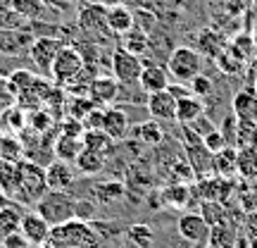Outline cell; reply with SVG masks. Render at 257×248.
<instances>
[{
    "instance_id": "obj_1",
    "label": "cell",
    "mask_w": 257,
    "mask_h": 248,
    "mask_svg": "<svg viewBox=\"0 0 257 248\" xmlns=\"http://www.w3.org/2000/svg\"><path fill=\"white\" fill-rule=\"evenodd\" d=\"M46 248H100V236L86 220H74L50 229Z\"/></svg>"
},
{
    "instance_id": "obj_2",
    "label": "cell",
    "mask_w": 257,
    "mask_h": 248,
    "mask_svg": "<svg viewBox=\"0 0 257 248\" xmlns=\"http://www.w3.org/2000/svg\"><path fill=\"white\" fill-rule=\"evenodd\" d=\"M76 198H74L69 191H48L41 201L34 205V210L43 217V220L50 224V227H57V224H64L76 217Z\"/></svg>"
},
{
    "instance_id": "obj_3",
    "label": "cell",
    "mask_w": 257,
    "mask_h": 248,
    "mask_svg": "<svg viewBox=\"0 0 257 248\" xmlns=\"http://www.w3.org/2000/svg\"><path fill=\"white\" fill-rule=\"evenodd\" d=\"M19 186H22V203L24 205H36L48 193L46 167L36 165L34 160H19Z\"/></svg>"
},
{
    "instance_id": "obj_4",
    "label": "cell",
    "mask_w": 257,
    "mask_h": 248,
    "mask_svg": "<svg viewBox=\"0 0 257 248\" xmlns=\"http://www.w3.org/2000/svg\"><path fill=\"white\" fill-rule=\"evenodd\" d=\"M86 69V62H83V55L76 50L74 46H62L60 53L53 60V67H50V81L60 84V86H69V84L81 76V72Z\"/></svg>"
},
{
    "instance_id": "obj_5",
    "label": "cell",
    "mask_w": 257,
    "mask_h": 248,
    "mask_svg": "<svg viewBox=\"0 0 257 248\" xmlns=\"http://www.w3.org/2000/svg\"><path fill=\"white\" fill-rule=\"evenodd\" d=\"M167 72L176 81H193L198 74H202V53L188 46L174 48L167 60Z\"/></svg>"
},
{
    "instance_id": "obj_6",
    "label": "cell",
    "mask_w": 257,
    "mask_h": 248,
    "mask_svg": "<svg viewBox=\"0 0 257 248\" xmlns=\"http://www.w3.org/2000/svg\"><path fill=\"white\" fill-rule=\"evenodd\" d=\"M181 134H184V143H186V155H188V165H191L193 175L202 179V177L212 175V153L205 148L202 136H195L191 131L188 124H181Z\"/></svg>"
},
{
    "instance_id": "obj_7",
    "label": "cell",
    "mask_w": 257,
    "mask_h": 248,
    "mask_svg": "<svg viewBox=\"0 0 257 248\" xmlns=\"http://www.w3.org/2000/svg\"><path fill=\"white\" fill-rule=\"evenodd\" d=\"M141 72H143V60L138 55H131L124 48H117L112 53V76L119 86H138Z\"/></svg>"
},
{
    "instance_id": "obj_8",
    "label": "cell",
    "mask_w": 257,
    "mask_h": 248,
    "mask_svg": "<svg viewBox=\"0 0 257 248\" xmlns=\"http://www.w3.org/2000/svg\"><path fill=\"white\" fill-rule=\"evenodd\" d=\"M62 46L64 43L60 41V38H55V36H36L34 38V43H31V48H29L27 55L43 74H50L53 60H55V55L60 53V48Z\"/></svg>"
},
{
    "instance_id": "obj_9",
    "label": "cell",
    "mask_w": 257,
    "mask_h": 248,
    "mask_svg": "<svg viewBox=\"0 0 257 248\" xmlns=\"http://www.w3.org/2000/svg\"><path fill=\"white\" fill-rule=\"evenodd\" d=\"M31 29H0V55H24L34 43Z\"/></svg>"
},
{
    "instance_id": "obj_10",
    "label": "cell",
    "mask_w": 257,
    "mask_h": 248,
    "mask_svg": "<svg viewBox=\"0 0 257 248\" xmlns=\"http://www.w3.org/2000/svg\"><path fill=\"white\" fill-rule=\"evenodd\" d=\"M50 229H53V227H50L36 210L27 212V215L22 217V227H19L22 236L29 241V246H46L48 239H50Z\"/></svg>"
},
{
    "instance_id": "obj_11",
    "label": "cell",
    "mask_w": 257,
    "mask_h": 248,
    "mask_svg": "<svg viewBox=\"0 0 257 248\" xmlns=\"http://www.w3.org/2000/svg\"><path fill=\"white\" fill-rule=\"evenodd\" d=\"M195 191L200 193L202 201L224 203L229 198V193L233 191V179H226V177H219V175H207V177H202V179H198Z\"/></svg>"
},
{
    "instance_id": "obj_12",
    "label": "cell",
    "mask_w": 257,
    "mask_h": 248,
    "mask_svg": "<svg viewBox=\"0 0 257 248\" xmlns=\"http://www.w3.org/2000/svg\"><path fill=\"white\" fill-rule=\"evenodd\" d=\"M146 108L150 112V117L157 122H176V98L172 96V91H160L150 93L146 101Z\"/></svg>"
},
{
    "instance_id": "obj_13",
    "label": "cell",
    "mask_w": 257,
    "mask_h": 248,
    "mask_svg": "<svg viewBox=\"0 0 257 248\" xmlns=\"http://www.w3.org/2000/svg\"><path fill=\"white\" fill-rule=\"evenodd\" d=\"M176 229H179V236L186 239L188 243H202V241L210 236V227L205 224V220L200 217V212H198V215H195V212L181 215Z\"/></svg>"
},
{
    "instance_id": "obj_14",
    "label": "cell",
    "mask_w": 257,
    "mask_h": 248,
    "mask_svg": "<svg viewBox=\"0 0 257 248\" xmlns=\"http://www.w3.org/2000/svg\"><path fill=\"white\" fill-rule=\"evenodd\" d=\"M46 182L48 191H67L74 184V170L69 167V162L55 157L46 165Z\"/></svg>"
},
{
    "instance_id": "obj_15",
    "label": "cell",
    "mask_w": 257,
    "mask_h": 248,
    "mask_svg": "<svg viewBox=\"0 0 257 248\" xmlns=\"http://www.w3.org/2000/svg\"><path fill=\"white\" fill-rule=\"evenodd\" d=\"M138 86L141 91L150 96V93H160L169 89V72L167 67H160V64H143V72H141V79H138Z\"/></svg>"
},
{
    "instance_id": "obj_16",
    "label": "cell",
    "mask_w": 257,
    "mask_h": 248,
    "mask_svg": "<svg viewBox=\"0 0 257 248\" xmlns=\"http://www.w3.org/2000/svg\"><path fill=\"white\" fill-rule=\"evenodd\" d=\"M233 117L238 122H245V124H257V93L255 89H243L233 96Z\"/></svg>"
},
{
    "instance_id": "obj_17",
    "label": "cell",
    "mask_w": 257,
    "mask_h": 248,
    "mask_svg": "<svg viewBox=\"0 0 257 248\" xmlns=\"http://www.w3.org/2000/svg\"><path fill=\"white\" fill-rule=\"evenodd\" d=\"M119 93V84L114 76H93L91 86H88V98L95 105H107V103L117 101Z\"/></svg>"
},
{
    "instance_id": "obj_18",
    "label": "cell",
    "mask_w": 257,
    "mask_h": 248,
    "mask_svg": "<svg viewBox=\"0 0 257 248\" xmlns=\"http://www.w3.org/2000/svg\"><path fill=\"white\" fill-rule=\"evenodd\" d=\"M136 27V15L126 5H112L107 8V29L117 36H126L131 29Z\"/></svg>"
},
{
    "instance_id": "obj_19",
    "label": "cell",
    "mask_w": 257,
    "mask_h": 248,
    "mask_svg": "<svg viewBox=\"0 0 257 248\" xmlns=\"http://www.w3.org/2000/svg\"><path fill=\"white\" fill-rule=\"evenodd\" d=\"M102 131L112 138V141H119L128 134V117L126 112L119 108H105L102 110Z\"/></svg>"
},
{
    "instance_id": "obj_20",
    "label": "cell",
    "mask_w": 257,
    "mask_h": 248,
    "mask_svg": "<svg viewBox=\"0 0 257 248\" xmlns=\"http://www.w3.org/2000/svg\"><path fill=\"white\" fill-rule=\"evenodd\" d=\"M0 193L5 198H17L22 203V186H19L17 162H3L0 160Z\"/></svg>"
},
{
    "instance_id": "obj_21",
    "label": "cell",
    "mask_w": 257,
    "mask_h": 248,
    "mask_svg": "<svg viewBox=\"0 0 257 248\" xmlns=\"http://www.w3.org/2000/svg\"><path fill=\"white\" fill-rule=\"evenodd\" d=\"M245 60H248V57L243 55V53H240L233 43H226V46H224V50L214 57V62H217V67H219V72L229 74V76L243 72V69H245Z\"/></svg>"
},
{
    "instance_id": "obj_22",
    "label": "cell",
    "mask_w": 257,
    "mask_h": 248,
    "mask_svg": "<svg viewBox=\"0 0 257 248\" xmlns=\"http://www.w3.org/2000/svg\"><path fill=\"white\" fill-rule=\"evenodd\" d=\"M202 112H205V103L200 98H195L193 93L176 101V122L179 124H188L191 127L202 117Z\"/></svg>"
},
{
    "instance_id": "obj_23",
    "label": "cell",
    "mask_w": 257,
    "mask_h": 248,
    "mask_svg": "<svg viewBox=\"0 0 257 248\" xmlns=\"http://www.w3.org/2000/svg\"><path fill=\"white\" fill-rule=\"evenodd\" d=\"M79 24H81V29H86V31H100V29L110 31V29H107V8L100 5V3L83 8L81 12H79Z\"/></svg>"
},
{
    "instance_id": "obj_24",
    "label": "cell",
    "mask_w": 257,
    "mask_h": 248,
    "mask_svg": "<svg viewBox=\"0 0 257 248\" xmlns=\"http://www.w3.org/2000/svg\"><path fill=\"white\" fill-rule=\"evenodd\" d=\"M236 157H238V148L236 146H226L224 150L214 153V157H212V175L233 179V175H236Z\"/></svg>"
},
{
    "instance_id": "obj_25",
    "label": "cell",
    "mask_w": 257,
    "mask_h": 248,
    "mask_svg": "<svg viewBox=\"0 0 257 248\" xmlns=\"http://www.w3.org/2000/svg\"><path fill=\"white\" fill-rule=\"evenodd\" d=\"M22 208L19 205H0V241L17 234L22 227Z\"/></svg>"
},
{
    "instance_id": "obj_26",
    "label": "cell",
    "mask_w": 257,
    "mask_h": 248,
    "mask_svg": "<svg viewBox=\"0 0 257 248\" xmlns=\"http://www.w3.org/2000/svg\"><path fill=\"white\" fill-rule=\"evenodd\" d=\"M236 175L245 182H255L257 179V150L255 148H238V157H236Z\"/></svg>"
},
{
    "instance_id": "obj_27",
    "label": "cell",
    "mask_w": 257,
    "mask_h": 248,
    "mask_svg": "<svg viewBox=\"0 0 257 248\" xmlns=\"http://www.w3.org/2000/svg\"><path fill=\"white\" fill-rule=\"evenodd\" d=\"M53 150H55L57 160L72 162V160H76V157H79V153L83 150V141H81V138H76V136L60 134V136L55 138V146H53Z\"/></svg>"
},
{
    "instance_id": "obj_28",
    "label": "cell",
    "mask_w": 257,
    "mask_h": 248,
    "mask_svg": "<svg viewBox=\"0 0 257 248\" xmlns=\"http://www.w3.org/2000/svg\"><path fill=\"white\" fill-rule=\"evenodd\" d=\"M0 124L8 129L10 134H22L29 124V115L24 108H19L17 103H15V105H10L8 110L0 112Z\"/></svg>"
},
{
    "instance_id": "obj_29",
    "label": "cell",
    "mask_w": 257,
    "mask_h": 248,
    "mask_svg": "<svg viewBox=\"0 0 257 248\" xmlns=\"http://www.w3.org/2000/svg\"><path fill=\"white\" fill-rule=\"evenodd\" d=\"M74 162H76V170H79L81 175L93 177V175H98L102 167H105V155L95 153V150H91V148H83Z\"/></svg>"
},
{
    "instance_id": "obj_30",
    "label": "cell",
    "mask_w": 257,
    "mask_h": 248,
    "mask_svg": "<svg viewBox=\"0 0 257 248\" xmlns=\"http://www.w3.org/2000/svg\"><path fill=\"white\" fill-rule=\"evenodd\" d=\"M83 148H91V150H95V153H100V155H110V150H112V141L102 129H88V131H83Z\"/></svg>"
},
{
    "instance_id": "obj_31",
    "label": "cell",
    "mask_w": 257,
    "mask_h": 248,
    "mask_svg": "<svg viewBox=\"0 0 257 248\" xmlns=\"http://www.w3.org/2000/svg\"><path fill=\"white\" fill-rule=\"evenodd\" d=\"M134 136H136L141 143H146V146H157V143H162L165 131H162V127H160L157 120H148V122H141V124L134 129Z\"/></svg>"
},
{
    "instance_id": "obj_32",
    "label": "cell",
    "mask_w": 257,
    "mask_h": 248,
    "mask_svg": "<svg viewBox=\"0 0 257 248\" xmlns=\"http://www.w3.org/2000/svg\"><path fill=\"white\" fill-rule=\"evenodd\" d=\"M200 217L205 220L207 227H219V224H226V205L219 201H202L200 205Z\"/></svg>"
},
{
    "instance_id": "obj_33",
    "label": "cell",
    "mask_w": 257,
    "mask_h": 248,
    "mask_svg": "<svg viewBox=\"0 0 257 248\" xmlns=\"http://www.w3.org/2000/svg\"><path fill=\"white\" fill-rule=\"evenodd\" d=\"M10 5L15 8V12L19 17L27 19L29 24L41 19L43 12H46V0H10Z\"/></svg>"
},
{
    "instance_id": "obj_34",
    "label": "cell",
    "mask_w": 257,
    "mask_h": 248,
    "mask_svg": "<svg viewBox=\"0 0 257 248\" xmlns=\"http://www.w3.org/2000/svg\"><path fill=\"white\" fill-rule=\"evenodd\" d=\"M121 48H124V50H128L131 55L143 57V55H146V50H148V34L143 31V29L134 27L126 34V36H124V43H121Z\"/></svg>"
},
{
    "instance_id": "obj_35",
    "label": "cell",
    "mask_w": 257,
    "mask_h": 248,
    "mask_svg": "<svg viewBox=\"0 0 257 248\" xmlns=\"http://www.w3.org/2000/svg\"><path fill=\"white\" fill-rule=\"evenodd\" d=\"M162 201L172 208H186L191 201V189L186 184H172L162 191Z\"/></svg>"
},
{
    "instance_id": "obj_36",
    "label": "cell",
    "mask_w": 257,
    "mask_h": 248,
    "mask_svg": "<svg viewBox=\"0 0 257 248\" xmlns=\"http://www.w3.org/2000/svg\"><path fill=\"white\" fill-rule=\"evenodd\" d=\"M233 243H236V234L226 224H219V227H212L210 229L207 248H233Z\"/></svg>"
},
{
    "instance_id": "obj_37",
    "label": "cell",
    "mask_w": 257,
    "mask_h": 248,
    "mask_svg": "<svg viewBox=\"0 0 257 248\" xmlns=\"http://www.w3.org/2000/svg\"><path fill=\"white\" fill-rule=\"evenodd\" d=\"M0 29H29V22L15 12L10 0H0Z\"/></svg>"
},
{
    "instance_id": "obj_38",
    "label": "cell",
    "mask_w": 257,
    "mask_h": 248,
    "mask_svg": "<svg viewBox=\"0 0 257 248\" xmlns=\"http://www.w3.org/2000/svg\"><path fill=\"white\" fill-rule=\"evenodd\" d=\"M0 160L3 162H19V160H24V148L17 141V136H3V141H0Z\"/></svg>"
},
{
    "instance_id": "obj_39",
    "label": "cell",
    "mask_w": 257,
    "mask_h": 248,
    "mask_svg": "<svg viewBox=\"0 0 257 248\" xmlns=\"http://www.w3.org/2000/svg\"><path fill=\"white\" fill-rule=\"evenodd\" d=\"M126 236L138 248H150L153 246V239H155V234H153V229L148 224H131L126 229Z\"/></svg>"
},
{
    "instance_id": "obj_40",
    "label": "cell",
    "mask_w": 257,
    "mask_h": 248,
    "mask_svg": "<svg viewBox=\"0 0 257 248\" xmlns=\"http://www.w3.org/2000/svg\"><path fill=\"white\" fill-rule=\"evenodd\" d=\"M38 74L29 72V69H15V72H10L8 81H10V89H12V93H15V98H17L19 93L24 91V89H29L31 84L36 81Z\"/></svg>"
},
{
    "instance_id": "obj_41",
    "label": "cell",
    "mask_w": 257,
    "mask_h": 248,
    "mask_svg": "<svg viewBox=\"0 0 257 248\" xmlns=\"http://www.w3.org/2000/svg\"><path fill=\"white\" fill-rule=\"evenodd\" d=\"M202 143H205V148L214 155V153H219V150H224V148L229 146V138H226V134L219 131V129H210L207 134H202Z\"/></svg>"
},
{
    "instance_id": "obj_42",
    "label": "cell",
    "mask_w": 257,
    "mask_h": 248,
    "mask_svg": "<svg viewBox=\"0 0 257 248\" xmlns=\"http://www.w3.org/2000/svg\"><path fill=\"white\" fill-rule=\"evenodd\" d=\"M188 84H191V93L195 96V98H200V101L202 98H207V96L212 93V79L210 76H205V74H198V76Z\"/></svg>"
},
{
    "instance_id": "obj_43",
    "label": "cell",
    "mask_w": 257,
    "mask_h": 248,
    "mask_svg": "<svg viewBox=\"0 0 257 248\" xmlns=\"http://www.w3.org/2000/svg\"><path fill=\"white\" fill-rule=\"evenodd\" d=\"M10 105H15V93H12V89H10L8 76L0 74V112L8 110Z\"/></svg>"
},
{
    "instance_id": "obj_44",
    "label": "cell",
    "mask_w": 257,
    "mask_h": 248,
    "mask_svg": "<svg viewBox=\"0 0 257 248\" xmlns=\"http://www.w3.org/2000/svg\"><path fill=\"white\" fill-rule=\"evenodd\" d=\"M102 110L105 108H93L86 117H83V129H102Z\"/></svg>"
},
{
    "instance_id": "obj_45",
    "label": "cell",
    "mask_w": 257,
    "mask_h": 248,
    "mask_svg": "<svg viewBox=\"0 0 257 248\" xmlns=\"http://www.w3.org/2000/svg\"><path fill=\"white\" fill-rule=\"evenodd\" d=\"M121 193H124L121 184H102L98 189V196H100L102 201H114V198H119Z\"/></svg>"
},
{
    "instance_id": "obj_46",
    "label": "cell",
    "mask_w": 257,
    "mask_h": 248,
    "mask_svg": "<svg viewBox=\"0 0 257 248\" xmlns=\"http://www.w3.org/2000/svg\"><path fill=\"white\" fill-rule=\"evenodd\" d=\"M233 46L238 48V50H240V53H243L245 57H250V55H252V50H255V41H252L250 36H245V34H243V36L233 38Z\"/></svg>"
},
{
    "instance_id": "obj_47",
    "label": "cell",
    "mask_w": 257,
    "mask_h": 248,
    "mask_svg": "<svg viewBox=\"0 0 257 248\" xmlns=\"http://www.w3.org/2000/svg\"><path fill=\"white\" fill-rule=\"evenodd\" d=\"M0 246H3V248H31V246H29V241L22 236V231L12 234V236H8V239H3V241H0Z\"/></svg>"
},
{
    "instance_id": "obj_48",
    "label": "cell",
    "mask_w": 257,
    "mask_h": 248,
    "mask_svg": "<svg viewBox=\"0 0 257 248\" xmlns=\"http://www.w3.org/2000/svg\"><path fill=\"white\" fill-rule=\"evenodd\" d=\"M31 124H34V127H36V131H43V129L48 127V124H50V120H48L46 117V112L43 110H34V117H31Z\"/></svg>"
},
{
    "instance_id": "obj_49",
    "label": "cell",
    "mask_w": 257,
    "mask_h": 248,
    "mask_svg": "<svg viewBox=\"0 0 257 248\" xmlns=\"http://www.w3.org/2000/svg\"><path fill=\"white\" fill-rule=\"evenodd\" d=\"M100 5H105V8H112V5H119L121 0H98Z\"/></svg>"
},
{
    "instance_id": "obj_50",
    "label": "cell",
    "mask_w": 257,
    "mask_h": 248,
    "mask_svg": "<svg viewBox=\"0 0 257 248\" xmlns=\"http://www.w3.org/2000/svg\"><path fill=\"white\" fill-rule=\"evenodd\" d=\"M250 148H255V150H257V129L252 131V138H250Z\"/></svg>"
},
{
    "instance_id": "obj_51",
    "label": "cell",
    "mask_w": 257,
    "mask_h": 248,
    "mask_svg": "<svg viewBox=\"0 0 257 248\" xmlns=\"http://www.w3.org/2000/svg\"><path fill=\"white\" fill-rule=\"evenodd\" d=\"M252 41H255V50H257V27H255V34H252Z\"/></svg>"
},
{
    "instance_id": "obj_52",
    "label": "cell",
    "mask_w": 257,
    "mask_h": 248,
    "mask_svg": "<svg viewBox=\"0 0 257 248\" xmlns=\"http://www.w3.org/2000/svg\"><path fill=\"white\" fill-rule=\"evenodd\" d=\"M3 136H5V134H3V131H0V141H3Z\"/></svg>"
},
{
    "instance_id": "obj_53",
    "label": "cell",
    "mask_w": 257,
    "mask_h": 248,
    "mask_svg": "<svg viewBox=\"0 0 257 248\" xmlns=\"http://www.w3.org/2000/svg\"><path fill=\"white\" fill-rule=\"evenodd\" d=\"M31 248H46V246H31Z\"/></svg>"
},
{
    "instance_id": "obj_54",
    "label": "cell",
    "mask_w": 257,
    "mask_h": 248,
    "mask_svg": "<svg viewBox=\"0 0 257 248\" xmlns=\"http://www.w3.org/2000/svg\"><path fill=\"white\" fill-rule=\"evenodd\" d=\"M255 191H257V179H255Z\"/></svg>"
},
{
    "instance_id": "obj_55",
    "label": "cell",
    "mask_w": 257,
    "mask_h": 248,
    "mask_svg": "<svg viewBox=\"0 0 257 248\" xmlns=\"http://www.w3.org/2000/svg\"><path fill=\"white\" fill-rule=\"evenodd\" d=\"M255 93H257V81H255Z\"/></svg>"
}]
</instances>
